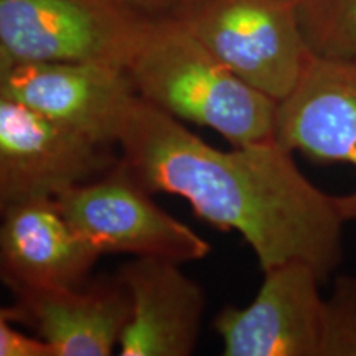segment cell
Masks as SVG:
<instances>
[{
    "label": "cell",
    "mask_w": 356,
    "mask_h": 356,
    "mask_svg": "<svg viewBox=\"0 0 356 356\" xmlns=\"http://www.w3.org/2000/svg\"><path fill=\"white\" fill-rule=\"evenodd\" d=\"M170 17L243 81L277 102L296 89L314 56L296 0H181Z\"/></svg>",
    "instance_id": "cell-3"
},
{
    "label": "cell",
    "mask_w": 356,
    "mask_h": 356,
    "mask_svg": "<svg viewBox=\"0 0 356 356\" xmlns=\"http://www.w3.org/2000/svg\"><path fill=\"white\" fill-rule=\"evenodd\" d=\"M122 160L89 184L74 186L55 202L73 228L104 254L203 261L210 241L159 207Z\"/></svg>",
    "instance_id": "cell-5"
},
{
    "label": "cell",
    "mask_w": 356,
    "mask_h": 356,
    "mask_svg": "<svg viewBox=\"0 0 356 356\" xmlns=\"http://www.w3.org/2000/svg\"><path fill=\"white\" fill-rule=\"evenodd\" d=\"M0 356H55V350L40 335H29L0 317Z\"/></svg>",
    "instance_id": "cell-15"
},
{
    "label": "cell",
    "mask_w": 356,
    "mask_h": 356,
    "mask_svg": "<svg viewBox=\"0 0 356 356\" xmlns=\"http://www.w3.org/2000/svg\"><path fill=\"white\" fill-rule=\"evenodd\" d=\"M132 10L144 13L147 17L170 15L181 0H119Z\"/></svg>",
    "instance_id": "cell-16"
},
{
    "label": "cell",
    "mask_w": 356,
    "mask_h": 356,
    "mask_svg": "<svg viewBox=\"0 0 356 356\" xmlns=\"http://www.w3.org/2000/svg\"><path fill=\"white\" fill-rule=\"evenodd\" d=\"M275 139L317 163L356 170V58L312 56L304 76L279 102ZM345 222H356V188L338 195Z\"/></svg>",
    "instance_id": "cell-9"
},
{
    "label": "cell",
    "mask_w": 356,
    "mask_h": 356,
    "mask_svg": "<svg viewBox=\"0 0 356 356\" xmlns=\"http://www.w3.org/2000/svg\"><path fill=\"white\" fill-rule=\"evenodd\" d=\"M152 19L119 0H0V66L86 61L129 68Z\"/></svg>",
    "instance_id": "cell-4"
},
{
    "label": "cell",
    "mask_w": 356,
    "mask_h": 356,
    "mask_svg": "<svg viewBox=\"0 0 356 356\" xmlns=\"http://www.w3.org/2000/svg\"><path fill=\"white\" fill-rule=\"evenodd\" d=\"M101 257L53 198L2 208L0 275L10 292L79 287L91 279Z\"/></svg>",
    "instance_id": "cell-11"
},
{
    "label": "cell",
    "mask_w": 356,
    "mask_h": 356,
    "mask_svg": "<svg viewBox=\"0 0 356 356\" xmlns=\"http://www.w3.org/2000/svg\"><path fill=\"white\" fill-rule=\"evenodd\" d=\"M296 10L314 55L356 58V0H296Z\"/></svg>",
    "instance_id": "cell-13"
},
{
    "label": "cell",
    "mask_w": 356,
    "mask_h": 356,
    "mask_svg": "<svg viewBox=\"0 0 356 356\" xmlns=\"http://www.w3.org/2000/svg\"><path fill=\"white\" fill-rule=\"evenodd\" d=\"M0 97L118 147L129 109L139 95L124 66L32 61L0 66Z\"/></svg>",
    "instance_id": "cell-7"
},
{
    "label": "cell",
    "mask_w": 356,
    "mask_h": 356,
    "mask_svg": "<svg viewBox=\"0 0 356 356\" xmlns=\"http://www.w3.org/2000/svg\"><path fill=\"white\" fill-rule=\"evenodd\" d=\"M114 147L0 97V208L55 200L106 175L121 160Z\"/></svg>",
    "instance_id": "cell-6"
},
{
    "label": "cell",
    "mask_w": 356,
    "mask_h": 356,
    "mask_svg": "<svg viewBox=\"0 0 356 356\" xmlns=\"http://www.w3.org/2000/svg\"><path fill=\"white\" fill-rule=\"evenodd\" d=\"M118 147L150 193L185 198L211 226L241 234L262 273L297 259L327 282L343 261L345 221L335 195L312 184L275 137L216 149L137 97Z\"/></svg>",
    "instance_id": "cell-1"
},
{
    "label": "cell",
    "mask_w": 356,
    "mask_h": 356,
    "mask_svg": "<svg viewBox=\"0 0 356 356\" xmlns=\"http://www.w3.org/2000/svg\"><path fill=\"white\" fill-rule=\"evenodd\" d=\"M322 279L304 261L264 270L254 300L213 320L225 356H320L325 330Z\"/></svg>",
    "instance_id": "cell-8"
},
{
    "label": "cell",
    "mask_w": 356,
    "mask_h": 356,
    "mask_svg": "<svg viewBox=\"0 0 356 356\" xmlns=\"http://www.w3.org/2000/svg\"><path fill=\"white\" fill-rule=\"evenodd\" d=\"M127 70L142 99L231 145L275 137L279 102L243 81L170 15L154 17Z\"/></svg>",
    "instance_id": "cell-2"
},
{
    "label": "cell",
    "mask_w": 356,
    "mask_h": 356,
    "mask_svg": "<svg viewBox=\"0 0 356 356\" xmlns=\"http://www.w3.org/2000/svg\"><path fill=\"white\" fill-rule=\"evenodd\" d=\"M320 356H356V275H338L325 297Z\"/></svg>",
    "instance_id": "cell-14"
},
{
    "label": "cell",
    "mask_w": 356,
    "mask_h": 356,
    "mask_svg": "<svg viewBox=\"0 0 356 356\" xmlns=\"http://www.w3.org/2000/svg\"><path fill=\"white\" fill-rule=\"evenodd\" d=\"M180 262L134 257L118 275L131 296V320L122 333L121 356H190L197 348L207 296Z\"/></svg>",
    "instance_id": "cell-12"
},
{
    "label": "cell",
    "mask_w": 356,
    "mask_h": 356,
    "mask_svg": "<svg viewBox=\"0 0 356 356\" xmlns=\"http://www.w3.org/2000/svg\"><path fill=\"white\" fill-rule=\"evenodd\" d=\"M12 296L0 317L44 338L55 356L118 353L131 320V296L118 274L91 277L79 287L24 289Z\"/></svg>",
    "instance_id": "cell-10"
}]
</instances>
